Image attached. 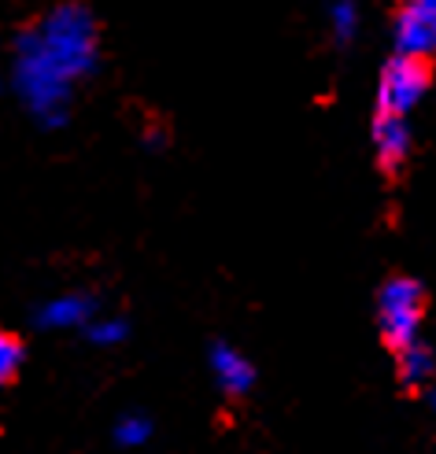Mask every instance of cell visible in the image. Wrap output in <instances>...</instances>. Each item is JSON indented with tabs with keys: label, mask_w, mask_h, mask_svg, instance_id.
Returning <instances> with one entry per match:
<instances>
[{
	"label": "cell",
	"mask_w": 436,
	"mask_h": 454,
	"mask_svg": "<svg viewBox=\"0 0 436 454\" xmlns=\"http://www.w3.org/2000/svg\"><path fill=\"white\" fill-rule=\"evenodd\" d=\"M432 406H436V392H432Z\"/></svg>",
	"instance_id": "4fadbf2b"
},
{
	"label": "cell",
	"mask_w": 436,
	"mask_h": 454,
	"mask_svg": "<svg viewBox=\"0 0 436 454\" xmlns=\"http://www.w3.org/2000/svg\"><path fill=\"white\" fill-rule=\"evenodd\" d=\"M152 436V421L145 414H126L115 421V443L119 447H145Z\"/></svg>",
	"instance_id": "8fae6325"
},
{
	"label": "cell",
	"mask_w": 436,
	"mask_h": 454,
	"mask_svg": "<svg viewBox=\"0 0 436 454\" xmlns=\"http://www.w3.org/2000/svg\"><path fill=\"white\" fill-rule=\"evenodd\" d=\"M429 63L425 59H410V56H392L381 67L377 78V115H400L407 119L415 111L425 93H429Z\"/></svg>",
	"instance_id": "3957f363"
},
{
	"label": "cell",
	"mask_w": 436,
	"mask_h": 454,
	"mask_svg": "<svg viewBox=\"0 0 436 454\" xmlns=\"http://www.w3.org/2000/svg\"><path fill=\"white\" fill-rule=\"evenodd\" d=\"M432 373H436V358H432V351L422 344V340H415V344H407V348L396 351V377H400V384L407 392L425 388V384L432 380Z\"/></svg>",
	"instance_id": "ba28073f"
},
{
	"label": "cell",
	"mask_w": 436,
	"mask_h": 454,
	"mask_svg": "<svg viewBox=\"0 0 436 454\" xmlns=\"http://www.w3.org/2000/svg\"><path fill=\"white\" fill-rule=\"evenodd\" d=\"M370 137H374L377 167L384 174H400V167L410 159V148H415V133H410V122L400 119V115H377V111H374Z\"/></svg>",
	"instance_id": "5b68a950"
},
{
	"label": "cell",
	"mask_w": 436,
	"mask_h": 454,
	"mask_svg": "<svg viewBox=\"0 0 436 454\" xmlns=\"http://www.w3.org/2000/svg\"><path fill=\"white\" fill-rule=\"evenodd\" d=\"M97 314V300L82 296V292H67L44 307H37V325L41 329H85Z\"/></svg>",
	"instance_id": "52a82bcc"
},
{
	"label": "cell",
	"mask_w": 436,
	"mask_h": 454,
	"mask_svg": "<svg viewBox=\"0 0 436 454\" xmlns=\"http://www.w3.org/2000/svg\"><path fill=\"white\" fill-rule=\"evenodd\" d=\"M392 49L425 63L436 56V0H403L392 22Z\"/></svg>",
	"instance_id": "277c9868"
},
{
	"label": "cell",
	"mask_w": 436,
	"mask_h": 454,
	"mask_svg": "<svg viewBox=\"0 0 436 454\" xmlns=\"http://www.w3.org/2000/svg\"><path fill=\"white\" fill-rule=\"evenodd\" d=\"M27 366V344L12 329H0V388H12Z\"/></svg>",
	"instance_id": "30bf717a"
},
{
	"label": "cell",
	"mask_w": 436,
	"mask_h": 454,
	"mask_svg": "<svg viewBox=\"0 0 436 454\" xmlns=\"http://www.w3.org/2000/svg\"><path fill=\"white\" fill-rule=\"evenodd\" d=\"M425 322V288L415 278H388L377 292V329L392 351L415 344Z\"/></svg>",
	"instance_id": "7a4b0ae2"
},
{
	"label": "cell",
	"mask_w": 436,
	"mask_h": 454,
	"mask_svg": "<svg viewBox=\"0 0 436 454\" xmlns=\"http://www.w3.org/2000/svg\"><path fill=\"white\" fill-rule=\"evenodd\" d=\"M100 67V22L82 0H63L27 22L12 44V89L27 115L56 129L71 115L75 89Z\"/></svg>",
	"instance_id": "6da1fadb"
},
{
	"label": "cell",
	"mask_w": 436,
	"mask_h": 454,
	"mask_svg": "<svg viewBox=\"0 0 436 454\" xmlns=\"http://www.w3.org/2000/svg\"><path fill=\"white\" fill-rule=\"evenodd\" d=\"M208 362H211V373L226 395L241 399L251 392V384H256V366H251V358L241 348L226 344V340H215L211 351H208Z\"/></svg>",
	"instance_id": "8992f818"
},
{
	"label": "cell",
	"mask_w": 436,
	"mask_h": 454,
	"mask_svg": "<svg viewBox=\"0 0 436 454\" xmlns=\"http://www.w3.org/2000/svg\"><path fill=\"white\" fill-rule=\"evenodd\" d=\"M326 22H329V37L337 44H352L359 37V27H362V12H359L355 0H329Z\"/></svg>",
	"instance_id": "9c48e42d"
},
{
	"label": "cell",
	"mask_w": 436,
	"mask_h": 454,
	"mask_svg": "<svg viewBox=\"0 0 436 454\" xmlns=\"http://www.w3.org/2000/svg\"><path fill=\"white\" fill-rule=\"evenodd\" d=\"M85 336L93 340V344H100V348L119 344V340H126V322L123 317H93V322L85 325Z\"/></svg>",
	"instance_id": "7c38bea8"
}]
</instances>
